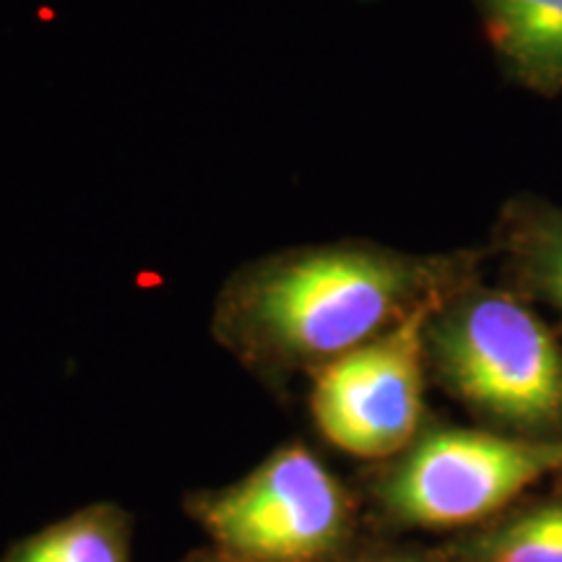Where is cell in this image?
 I'll return each mask as SVG.
<instances>
[{"label":"cell","mask_w":562,"mask_h":562,"mask_svg":"<svg viewBox=\"0 0 562 562\" xmlns=\"http://www.w3.org/2000/svg\"><path fill=\"white\" fill-rule=\"evenodd\" d=\"M476 562H562V503L526 510L474 547Z\"/></svg>","instance_id":"ba28073f"},{"label":"cell","mask_w":562,"mask_h":562,"mask_svg":"<svg viewBox=\"0 0 562 562\" xmlns=\"http://www.w3.org/2000/svg\"><path fill=\"white\" fill-rule=\"evenodd\" d=\"M524 263L537 290L562 311V220L537 224L526 235Z\"/></svg>","instance_id":"9c48e42d"},{"label":"cell","mask_w":562,"mask_h":562,"mask_svg":"<svg viewBox=\"0 0 562 562\" xmlns=\"http://www.w3.org/2000/svg\"><path fill=\"white\" fill-rule=\"evenodd\" d=\"M425 277L370 250H318L269 266L243 286L237 315L250 341L294 360L341 357L419 302Z\"/></svg>","instance_id":"6da1fadb"},{"label":"cell","mask_w":562,"mask_h":562,"mask_svg":"<svg viewBox=\"0 0 562 562\" xmlns=\"http://www.w3.org/2000/svg\"><path fill=\"white\" fill-rule=\"evenodd\" d=\"M432 297L391 331L334 357L318 372L313 414L336 448L360 459L402 451L422 417V355Z\"/></svg>","instance_id":"5b68a950"},{"label":"cell","mask_w":562,"mask_h":562,"mask_svg":"<svg viewBox=\"0 0 562 562\" xmlns=\"http://www.w3.org/2000/svg\"><path fill=\"white\" fill-rule=\"evenodd\" d=\"M554 472H562V438L440 430L406 456L385 501L404 521L446 529L482 521Z\"/></svg>","instance_id":"277c9868"},{"label":"cell","mask_w":562,"mask_h":562,"mask_svg":"<svg viewBox=\"0 0 562 562\" xmlns=\"http://www.w3.org/2000/svg\"><path fill=\"white\" fill-rule=\"evenodd\" d=\"M199 521L245 562H315L341 542L347 497L307 448L290 446L243 482L203 497Z\"/></svg>","instance_id":"3957f363"},{"label":"cell","mask_w":562,"mask_h":562,"mask_svg":"<svg viewBox=\"0 0 562 562\" xmlns=\"http://www.w3.org/2000/svg\"><path fill=\"white\" fill-rule=\"evenodd\" d=\"M432 339L453 391L476 409L529 430L562 422V349L513 297L476 294Z\"/></svg>","instance_id":"7a4b0ae2"},{"label":"cell","mask_w":562,"mask_h":562,"mask_svg":"<svg viewBox=\"0 0 562 562\" xmlns=\"http://www.w3.org/2000/svg\"><path fill=\"white\" fill-rule=\"evenodd\" d=\"M490 34L537 87H562V0H487Z\"/></svg>","instance_id":"8992f818"},{"label":"cell","mask_w":562,"mask_h":562,"mask_svg":"<svg viewBox=\"0 0 562 562\" xmlns=\"http://www.w3.org/2000/svg\"><path fill=\"white\" fill-rule=\"evenodd\" d=\"M5 562H128V537L115 513L94 508L26 539Z\"/></svg>","instance_id":"52a82bcc"}]
</instances>
